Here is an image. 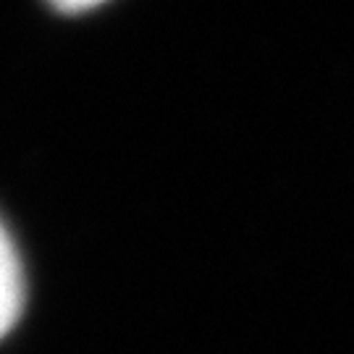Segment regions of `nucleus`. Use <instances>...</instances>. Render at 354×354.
I'll use <instances>...</instances> for the list:
<instances>
[{
  "label": "nucleus",
  "mask_w": 354,
  "mask_h": 354,
  "mask_svg": "<svg viewBox=\"0 0 354 354\" xmlns=\"http://www.w3.org/2000/svg\"><path fill=\"white\" fill-rule=\"evenodd\" d=\"M24 307L21 263L8 231L0 223V339L16 326Z\"/></svg>",
  "instance_id": "obj_1"
}]
</instances>
